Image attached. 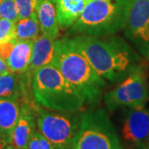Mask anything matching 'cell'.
<instances>
[{"label": "cell", "mask_w": 149, "mask_h": 149, "mask_svg": "<svg viewBox=\"0 0 149 149\" xmlns=\"http://www.w3.org/2000/svg\"><path fill=\"white\" fill-rule=\"evenodd\" d=\"M37 17L41 34L56 40L60 27L56 6L52 0H41L37 7Z\"/></svg>", "instance_id": "5bb4252c"}, {"label": "cell", "mask_w": 149, "mask_h": 149, "mask_svg": "<svg viewBox=\"0 0 149 149\" xmlns=\"http://www.w3.org/2000/svg\"><path fill=\"white\" fill-rule=\"evenodd\" d=\"M148 65H145L129 74L113 90L104 95L107 109L113 112L119 108L144 106L149 95L148 82Z\"/></svg>", "instance_id": "52a82bcc"}, {"label": "cell", "mask_w": 149, "mask_h": 149, "mask_svg": "<svg viewBox=\"0 0 149 149\" xmlns=\"http://www.w3.org/2000/svg\"><path fill=\"white\" fill-rule=\"evenodd\" d=\"M40 32L37 15L18 19L15 22L16 40L34 42L40 36Z\"/></svg>", "instance_id": "e0dca14e"}, {"label": "cell", "mask_w": 149, "mask_h": 149, "mask_svg": "<svg viewBox=\"0 0 149 149\" xmlns=\"http://www.w3.org/2000/svg\"><path fill=\"white\" fill-rule=\"evenodd\" d=\"M147 149H149V141H148V146H147Z\"/></svg>", "instance_id": "d4e9b609"}, {"label": "cell", "mask_w": 149, "mask_h": 149, "mask_svg": "<svg viewBox=\"0 0 149 149\" xmlns=\"http://www.w3.org/2000/svg\"><path fill=\"white\" fill-rule=\"evenodd\" d=\"M122 137L128 149H147L149 141V110L144 106L124 108Z\"/></svg>", "instance_id": "9c48e42d"}, {"label": "cell", "mask_w": 149, "mask_h": 149, "mask_svg": "<svg viewBox=\"0 0 149 149\" xmlns=\"http://www.w3.org/2000/svg\"><path fill=\"white\" fill-rule=\"evenodd\" d=\"M9 143V139L5 137L2 133H0V149H6Z\"/></svg>", "instance_id": "7402d4cb"}, {"label": "cell", "mask_w": 149, "mask_h": 149, "mask_svg": "<svg viewBox=\"0 0 149 149\" xmlns=\"http://www.w3.org/2000/svg\"><path fill=\"white\" fill-rule=\"evenodd\" d=\"M130 0H92L67 30V36L105 37L125 27Z\"/></svg>", "instance_id": "277c9868"}, {"label": "cell", "mask_w": 149, "mask_h": 149, "mask_svg": "<svg viewBox=\"0 0 149 149\" xmlns=\"http://www.w3.org/2000/svg\"><path fill=\"white\" fill-rule=\"evenodd\" d=\"M52 65L80 94L85 103L94 106L100 102L106 81L97 73L71 37L66 36L55 41Z\"/></svg>", "instance_id": "7a4b0ae2"}, {"label": "cell", "mask_w": 149, "mask_h": 149, "mask_svg": "<svg viewBox=\"0 0 149 149\" xmlns=\"http://www.w3.org/2000/svg\"><path fill=\"white\" fill-rule=\"evenodd\" d=\"M0 18L16 22L18 19V12L14 0H2L0 3Z\"/></svg>", "instance_id": "d6986e66"}, {"label": "cell", "mask_w": 149, "mask_h": 149, "mask_svg": "<svg viewBox=\"0 0 149 149\" xmlns=\"http://www.w3.org/2000/svg\"><path fill=\"white\" fill-rule=\"evenodd\" d=\"M16 40L15 22L0 18V44Z\"/></svg>", "instance_id": "ffe728a7"}, {"label": "cell", "mask_w": 149, "mask_h": 149, "mask_svg": "<svg viewBox=\"0 0 149 149\" xmlns=\"http://www.w3.org/2000/svg\"><path fill=\"white\" fill-rule=\"evenodd\" d=\"M72 41L97 73L111 84H118L148 61L123 37L114 35L89 37L75 35Z\"/></svg>", "instance_id": "6da1fadb"}, {"label": "cell", "mask_w": 149, "mask_h": 149, "mask_svg": "<svg viewBox=\"0 0 149 149\" xmlns=\"http://www.w3.org/2000/svg\"><path fill=\"white\" fill-rule=\"evenodd\" d=\"M56 6L60 29L68 30L92 0H52Z\"/></svg>", "instance_id": "7c38bea8"}, {"label": "cell", "mask_w": 149, "mask_h": 149, "mask_svg": "<svg viewBox=\"0 0 149 149\" xmlns=\"http://www.w3.org/2000/svg\"><path fill=\"white\" fill-rule=\"evenodd\" d=\"M71 149H122L117 132L104 109L80 113Z\"/></svg>", "instance_id": "5b68a950"}, {"label": "cell", "mask_w": 149, "mask_h": 149, "mask_svg": "<svg viewBox=\"0 0 149 149\" xmlns=\"http://www.w3.org/2000/svg\"><path fill=\"white\" fill-rule=\"evenodd\" d=\"M55 41L51 37L41 35L33 42L31 64L25 74L32 77L37 70L52 64L55 55Z\"/></svg>", "instance_id": "8fae6325"}, {"label": "cell", "mask_w": 149, "mask_h": 149, "mask_svg": "<svg viewBox=\"0 0 149 149\" xmlns=\"http://www.w3.org/2000/svg\"><path fill=\"white\" fill-rule=\"evenodd\" d=\"M32 99L37 106L61 112H78L85 100L53 65L37 70L31 80Z\"/></svg>", "instance_id": "3957f363"}, {"label": "cell", "mask_w": 149, "mask_h": 149, "mask_svg": "<svg viewBox=\"0 0 149 149\" xmlns=\"http://www.w3.org/2000/svg\"><path fill=\"white\" fill-rule=\"evenodd\" d=\"M36 107L34 103L20 100V114L9 139L11 147L27 149L28 142L37 130Z\"/></svg>", "instance_id": "30bf717a"}, {"label": "cell", "mask_w": 149, "mask_h": 149, "mask_svg": "<svg viewBox=\"0 0 149 149\" xmlns=\"http://www.w3.org/2000/svg\"><path fill=\"white\" fill-rule=\"evenodd\" d=\"M6 149H16V148H14L11 147L10 145H8V146H7V148H6Z\"/></svg>", "instance_id": "cb8c5ba5"}, {"label": "cell", "mask_w": 149, "mask_h": 149, "mask_svg": "<svg viewBox=\"0 0 149 149\" xmlns=\"http://www.w3.org/2000/svg\"><path fill=\"white\" fill-rule=\"evenodd\" d=\"M37 130L55 149H71L80 124L78 112H61L36 107Z\"/></svg>", "instance_id": "8992f818"}, {"label": "cell", "mask_w": 149, "mask_h": 149, "mask_svg": "<svg viewBox=\"0 0 149 149\" xmlns=\"http://www.w3.org/2000/svg\"><path fill=\"white\" fill-rule=\"evenodd\" d=\"M124 37L149 62V0H130Z\"/></svg>", "instance_id": "ba28073f"}, {"label": "cell", "mask_w": 149, "mask_h": 149, "mask_svg": "<svg viewBox=\"0 0 149 149\" xmlns=\"http://www.w3.org/2000/svg\"><path fill=\"white\" fill-rule=\"evenodd\" d=\"M20 114V100L14 97H0V133L10 139Z\"/></svg>", "instance_id": "9a60e30c"}, {"label": "cell", "mask_w": 149, "mask_h": 149, "mask_svg": "<svg viewBox=\"0 0 149 149\" xmlns=\"http://www.w3.org/2000/svg\"><path fill=\"white\" fill-rule=\"evenodd\" d=\"M33 42L16 40L6 60L9 71L18 74L27 73L31 64Z\"/></svg>", "instance_id": "4fadbf2b"}, {"label": "cell", "mask_w": 149, "mask_h": 149, "mask_svg": "<svg viewBox=\"0 0 149 149\" xmlns=\"http://www.w3.org/2000/svg\"><path fill=\"white\" fill-rule=\"evenodd\" d=\"M27 149H55V148L46 137L36 130L28 142Z\"/></svg>", "instance_id": "44dd1931"}, {"label": "cell", "mask_w": 149, "mask_h": 149, "mask_svg": "<svg viewBox=\"0 0 149 149\" xmlns=\"http://www.w3.org/2000/svg\"><path fill=\"white\" fill-rule=\"evenodd\" d=\"M41 0H14L19 19L37 15V7Z\"/></svg>", "instance_id": "ac0fdd59"}, {"label": "cell", "mask_w": 149, "mask_h": 149, "mask_svg": "<svg viewBox=\"0 0 149 149\" xmlns=\"http://www.w3.org/2000/svg\"><path fill=\"white\" fill-rule=\"evenodd\" d=\"M1 1H2V0H0V3H1Z\"/></svg>", "instance_id": "484cf974"}, {"label": "cell", "mask_w": 149, "mask_h": 149, "mask_svg": "<svg viewBox=\"0 0 149 149\" xmlns=\"http://www.w3.org/2000/svg\"><path fill=\"white\" fill-rule=\"evenodd\" d=\"M32 78L26 74L8 71L0 74V97H14L20 100L25 87Z\"/></svg>", "instance_id": "2e32d148"}, {"label": "cell", "mask_w": 149, "mask_h": 149, "mask_svg": "<svg viewBox=\"0 0 149 149\" xmlns=\"http://www.w3.org/2000/svg\"><path fill=\"white\" fill-rule=\"evenodd\" d=\"M8 71H9L8 65L6 63L5 61L2 58L1 56H0V74H3L5 72H8Z\"/></svg>", "instance_id": "603a6c76"}]
</instances>
